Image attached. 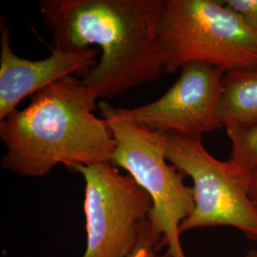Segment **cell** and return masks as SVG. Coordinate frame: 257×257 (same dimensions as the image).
Wrapping results in <instances>:
<instances>
[{"instance_id": "obj_1", "label": "cell", "mask_w": 257, "mask_h": 257, "mask_svg": "<svg viewBox=\"0 0 257 257\" xmlns=\"http://www.w3.org/2000/svg\"><path fill=\"white\" fill-rule=\"evenodd\" d=\"M165 0H42L40 15L53 50L99 47V61L82 76L97 99L113 98L164 72L157 26Z\"/></svg>"}, {"instance_id": "obj_2", "label": "cell", "mask_w": 257, "mask_h": 257, "mask_svg": "<svg viewBox=\"0 0 257 257\" xmlns=\"http://www.w3.org/2000/svg\"><path fill=\"white\" fill-rule=\"evenodd\" d=\"M95 102L73 75L34 94L25 109L0 121V138L7 149L2 169L43 177L60 164L70 170L111 163L116 142L107 121L92 113Z\"/></svg>"}, {"instance_id": "obj_3", "label": "cell", "mask_w": 257, "mask_h": 257, "mask_svg": "<svg viewBox=\"0 0 257 257\" xmlns=\"http://www.w3.org/2000/svg\"><path fill=\"white\" fill-rule=\"evenodd\" d=\"M164 72L203 62L226 74L257 70V34L222 0H165L157 26Z\"/></svg>"}, {"instance_id": "obj_4", "label": "cell", "mask_w": 257, "mask_h": 257, "mask_svg": "<svg viewBox=\"0 0 257 257\" xmlns=\"http://www.w3.org/2000/svg\"><path fill=\"white\" fill-rule=\"evenodd\" d=\"M102 118L116 142L111 163L127 171L150 195V218L162 233L171 256L187 257L180 241V225L193 211V191L184 184V174L166 158L168 133L127 120Z\"/></svg>"}, {"instance_id": "obj_5", "label": "cell", "mask_w": 257, "mask_h": 257, "mask_svg": "<svg viewBox=\"0 0 257 257\" xmlns=\"http://www.w3.org/2000/svg\"><path fill=\"white\" fill-rule=\"evenodd\" d=\"M166 158L193 180L194 208L180 225L188 230L231 227L257 241V214L249 200L247 173L206 150L201 138L169 133Z\"/></svg>"}, {"instance_id": "obj_6", "label": "cell", "mask_w": 257, "mask_h": 257, "mask_svg": "<svg viewBox=\"0 0 257 257\" xmlns=\"http://www.w3.org/2000/svg\"><path fill=\"white\" fill-rule=\"evenodd\" d=\"M85 180L87 244L82 257H131L153 202L131 175L110 162L74 166Z\"/></svg>"}, {"instance_id": "obj_7", "label": "cell", "mask_w": 257, "mask_h": 257, "mask_svg": "<svg viewBox=\"0 0 257 257\" xmlns=\"http://www.w3.org/2000/svg\"><path fill=\"white\" fill-rule=\"evenodd\" d=\"M226 73L203 62L185 65L175 84L156 101L125 109L101 101L102 116L127 120L163 133L190 138L224 127L219 115L222 84Z\"/></svg>"}, {"instance_id": "obj_8", "label": "cell", "mask_w": 257, "mask_h": 257, "mask_svg": "<svg viewBox=\"0 0 257 257\" xmlns=\"http://www.w3.org/2000/svg\"><path fill=\"white\" fill-rule=\"evenodd\" d=\"M99 50H53L42 60L32 61L16 55L5 18L0 19V121L17 110L19 103L51 84L74 74L82 76L94 66Z\"/></svg>"}, {"instance_id": "obj_9", "label": "cell", "mask_w": 257, "mask_h": 257, "mask_svg": "<svg viewBox=\"0 0 257 257\" xmlns=\"http://www.w3.org/2000/svg\"><path fill=\"white\" fill-rule=\"evenodd\" d=\"M219 115L226 128H248L257 125V70L225 74Z\"/></svg>"}, {"instance_id": "obj_10", "label": "cell", "mask_w": 257, "mask_h": 257, "mask_svg": "<svg viewBox=\"0 0 257 257\" xmlns=\"http://www.w3.org/2000/svg\"><path fill=\"white\" fill-rule=\"evenodd\" d=\"M230 141L229 161L248 173L257 166V125L248 128H226Z\"/></svg>"}, {"instance_id": "obj_11", "label": "cell", "mask_w": 257, "mask_h": 257, "mask_svg": "<svg viewBox=\"0 0 257 257\" xmlns=\"http://www.w3.org/2000/svg\"><path fill=\"white\" fill-rule=\"evenodd\" d=\"M164 248H167V245L162 233L149 217L141 232L137 249L131 257H172L167 250L165 253H161Z\"/></svg>"}, {"instance_id": "obj_12", "label": "cell", "mask_w": 257, "mask_h": 257, "mask_svg": "<svg viewBox=\"0 0 257 257\" xmlns=\"http://www.w3.org/2000/svg\"><path fill=\"white\" fill-rule=\"evenodd\" d=\"M245 24L257 34V0H222Z\"/></svg>"}, {"instance_id": "obj_13", "label": "cell", "mask_w": 257, "mask_h": 257, "mask_svg": "<svg viewBox=\"0 0 257 257\" xmlns=\"http://www.w3.org/2000/svg\"><path fill=\"white\" fill-rule=\"evenodd\" d=\"M247 183L248 197L257 214V166L247 173Z\"/></svg>"}, {"instance_id": "obj_14", "label": "cell", "mask_w": 257, "mask_h": 257, "mask_svg": "<svg viewBox=\"0 0 257 257\" xmlns=\"http://www.w3.org/2000/svg\"><path fill=\"white\" fill-rule=\"evenodd\" d=\"M245 257H257V249H254V248L249 249L246 253Z\"/></svg>"}]
</instances>
